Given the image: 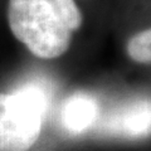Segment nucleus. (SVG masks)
Returning <instances> with one entry per match:
<instances>
[{"instance_id": "nucleus-1", "label": "nucleus", "mask_w": 151, "mask_h": 151, "mask_svg": "<svg viewBox=\"0 0 151 151\" xmlns=\"http://www.w3.org/2000/svg\"><path fill=\"white\" fill-rule=\"evenodd\" d=\"M8 23L13 35L38 58L54 59L68 50L72 34L50 0H9Z\"/></svg>"}, {"instance_id": "nucleus-2", "label": "nucleus", "mask_w": 151, "mask_h": 151, "mask_svg": "<svg viewBox=\"0 0 151 151\" xmlns=\"http://www.w3.org/2000/svg\"><path fill=\"white\" fill-rule=\"evenodd\" d=\"M45 94L37 87L0 92V151H28L40 135Z\"/></svg>"}, {"instance_id": "nucleus-3", "label": "nucleus", "mask_w": 151, "mask_h": 151, "mask_svg": "<svg viewBox=\"0 0 151 151\" xmlns=\"http://www.w3.org/2000/svg\"><path fill=\"white\" fill-rule=\"evenodd\" d=\"M98 107L93 98L77 94L64 102L62 108V124L72 135H79L91 126L97 117Z\"/></svg>"}, {"instance_id": "nucleus-4", "label": "nucleus", "mask_w": 151, "mask_h": 151, "mask_svg": "<svg viewBox=\"0 0 151 151\" xmlns=\"http://www.w3.org/2000/svg\"><path fill=\"white\" fill-rule=\"evenodd\" d=\"M122 131L129 136H145L150 132V103L144 102L141 105L126 111L121 120Z\"/></svg>"}, {"instance_id": "nucleus-5", "label": "nucleus", "mask_w": 151, "mask_h": 151, "mask_svg": "<svg viewBox=\"0 0 151 151\" xmlns=\"http://www.w3.org/2000/svg\"><path fill=\"white\" fill-rule=\"evenodd\" d=\"M126 49L135 62L149 64L151 62V30L147 28L131 37Z\"/></svg>"}, {"instance_id": "nucleus-6", "label": "nucleus", "mask_w": 151, "mask_h": 151, "mask_svg": "<svg viewBox=\"0 0 151 151\" xmlns=\"http://www.w3.org/2000/svg\"><path fill=\"white\" fill-rule=\"evenodd\" d=\"M58 17L70 32L79 29L83 22V15L74 0H50Z\"/></svg>"}]
</instances>
